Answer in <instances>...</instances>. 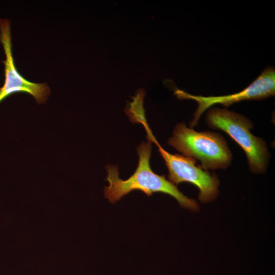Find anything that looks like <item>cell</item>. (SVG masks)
Returning a JSON list of instances; mask_svg holds the SVG:
<instances>
[{
	"mask_svg": "<svg viewBox=\"0 0 275 275\" xmlns=\"http://www.w3.org/2000/svg\"><path fill=\"white\" fill-rule=\"evenodd\" d=\"M174 94L180 99H192L198 103L193 119L189 126L194 127L198 124L202 115L207 109L216 104L229 106L234 103L244 100H262L274 95L275 70L273 67H266L260 75L242 91L228 95L203 96L194 95L178 89Z\"/></svg>",
	"mask_w": 275,
	"mask_h": 275,
	"instance_id": "cell-5",
	"label": "cell"
},
{
	"mask_svg": "<svg viewBox=\"0 0 275 275\" xmlns=\"http://www.w3.org/2000/svg\"><path fill=\"white\" fill-rule=\"evenodd\" d=\"M168 144L182 155L199 160L206 171L227 169L232 161V152L220 133L197 131L184 123L176 125Z\"/></svg>",
	"mask_w": 275,
	"mask_h": 275,
	"instance_id": "cell-3",
	"label": "cell"
},
{
	"mask_svg": "<svg viewBox=\"0 0 275 275\" xmlns=\"http://www.w3.org/2000/svg\"><path fill=\"white\" fill-rule=\"evenodd\" d=\"M151 149L152 144L150 141L143 142L138 147V167L134 173L126 180L119 177L117 166L111 164L106 166V180L109 185L104 187L105 198L111 203H115L135 190L142 191L148 197L155 193H162L173 197L183 208L198 210L199 207L196 200L184 195L164 175H159L152 171L150 165Z\"/></svg>",
	"mask_w": 275,
	"mask_h": 275,
	"instance_id": "cell-1",
	"label": "cell"
},
{
	"mask_svg": "<svg viewBox=\"0 0 275 275\" xmlns=\"http://www.w3.org/2000/svg\"><path fill=\"white\" fill-rule=\"evenodd\" d=\"M10 22L0 18V43L6 55L2 62L5 66V80L0 88V103L16 93H26L31 95L39 104L44 103L50 93V89L45 83H35L29 81L18 72L12 54V44Z\"/></svg>",
	"mask_w": 275,
	"mask_h": 275,
	"instance_id": "cell-6",
	"label": "cell"
},
{
	"mask_svg": "<svg viewBox=\"0 0 275 275\" xmlns=\"http://www.w3.org/2000/svg\"><path fill=\"white\" fill-rule=\"evenodd\" d=\"M147 131V138L153 142L164 160L168 169V180L177 186L182 182L196 185L199 190V200L206 203L216 199L218 195L219 180L217 176L204 170L197 164L194 158L178 154H171L166 151L158 143L148 125L146 120L141 123Z\"/></svg>",
	"mask_w": 275,
	"mask_h": 275,
	"instance_id": "cell-4",
	"label": "cell"
},
{
	"mask_svg": "<svg viewBox=\"0 0 275 275\" xmlns=\"http://www.w3.org/2000/svg\"><path fill=\"white\" fill-rule=\"evenodd\" d=\"M207 125L228 134L246 154L249 170L254 174L265 173L269 165L270 152L266 142L255 136L253 123L243 115L227 108H212L205 117Z\"/></svg>",
	"mask_w": 275,
	"mask_h": 275,
	"instance_id": "cell-2",
	"label": "cell"
}]
</instances>
